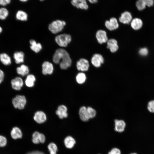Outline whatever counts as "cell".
<instances>
[{
	"label": "cell",
	"instance_id": "1",
	"mask_svg": "<svg viewBox=\"0 0 154 154\" xmlns=\"http://www.w3.org/2000/svg\"><path fill=\"white\" fill-rule=\"evenodd\" d=\"M53 62L56 64H59L60 68L65 70L71 65L72 60L68 52L62 48L57 49L52 57Z\"/></svg>",
	"mask_w": 154,
	"mask_h": 154
},
{
	"label": "cell",
	"instance_id": "17",
	"mask_svg": "<svg viewBox=\"0 0 154 154\" xmlns=\"http://www.w3.org/2000/svg\"><path fill=\"white\" fill-rule=\"evenodd\" d=\"M107 48L113 53L116 52L118 49V46L117 41L114 38L108 40L107 41Z\"/></svg>",
	"mask_w": 154,
	"mask_h": 154
},
{
	"label": "cell",
	"instance_id": "12",
	"mask_svg": "<svg viewBox=\"0 0 154 154\" xmlns=\"http://www.w3.org/2000/svg\"><path fill=\"white\" fill-rule=\"evenodd\" d=\"M33 119L37 123H42L46 121L47 117L46 114L44 112L41 111H38L35 113Z\"/></svg>",
	"mask_w": 154,
	"mask_h": 154
},
{
	"label": "cell",
	"instance_id": "36",
	"mask_svg": "<svg viewBox=\"0 0 154 154\" xmlns=\"http://www.w3.org/2000/svg\"><path fill=\"white\" fill-rule=\"evenodd\" d=\"M139 54L141 56H145L148 53V50L146 48H141L139 51Z\"/></svg>",
	"mask_w": 154,
	"mask_h": 154
},
{
	"label": "cell",
	"instance_id": "7",
	"mask_svg": "<svg viewBox=\"0 0 154 154\" xmlns=\"http://www.w3.org/2000/svg\"><path fill=\"white\" fill-rule=\"evenodd\" d=\"M105 24L106 27L110 31L117 29L119 26L117 20L115 17H112L109 20L106 21Z\"/></svg>",
	"mask_w": 154,
	"mask_h": 154
},
{
	"label": "cell",
	"instance_id": "19",
	"mask_svg": "<svg viewBox=\"0 0 154 154\" xmlns=\"http://www.w3.org/2000/svg\"><path fill=\"white\" fill-rule=\"evenodd\" d=\"M11 137L14 139H16L22 137V134L21 130L18 127H13L11 132Z\"/></svg>",
	"mask_w": 154,
	"mask_h": 154
},
{
	"label": "cell",
	"instance_id": "45",
	"mask_svg": "<svg viewBox=\"0 0 154 154\" xmlns=\"http://www.w3.org/2000/svg\"><path fill=\"white\" fill-rule=\"evenodd\" d=\"M39 0L40 1H44V0Z\"/></svg>",
	"mask_w": 154,
	"mask_h": 154
},
{
	"label": "cell",
	"instance_id": "14",
	"mask_svg": "<svg viewBox=\"0 0 154 154\" xmlns=\"http://www.w3.org/2000/svg\"><path fill=\"white\" fill-rule=\"evenodd\" d=\"M132 16L131 13L125 11L121 13L119 18V21L124 24H128L132 20Z\"/></svg>",
	"mask_w": 154,
	"mask_h": 154
},
{
	"label": "cell",
	"instance_id": "21",
	"mask_svg": "<svg viewBox=\"0 0 154 154\" xmlns=\"http://www.w3.org/2000/svg\"><path fill=\"white\" fill-rule=\"evenodd\" d=\"M16 71L17 73L22 76H24L28 74L29 72V67L25 64H22L17 67Z\"/></svg>",
	"mask_w": 154,
	"mask_h": 154
},
{
	"label": "cell",
	"instance_id": "3",
	"mask_svg": "<svg viewBox=\"0 0 154 154\" xmlns=\"http://www.w3.org/2000/svg\"><path fill=\"white\" fill-rule=\"evenodd\" d=\"M55 40L56 43L60 46L66 47L71 42L72 38L70 35L64 33L56 36Z\"/></svg>",
	"mask_w": 154,
	"mask_h": 154
},
{
	"label": "cell",
	"instance_id": "26",
	"mask_svg": "<svg viewBox=\"0 0 154 154\" xmlns=\"http://www.w3.org/2000/svg\"><path fill=\"white\" fill-rule=\"evenodd\" d=\"M36 81L35 76L33 74H30L27 75L25 82L26 86L29 87H33Z\"/></svg>",
	"mask_w": 154,
	"mask_h": 154
},
{
	"label": "cell",
	"instance_id": "34",
	"mask_svg": "<svg viewBox=\"0 0 154 154\" xmlns=\"http://www.w3.org/2000/svg\"><path fill=\"white\" fill-rule=\"evenodd\" d=\"M7 143V140L5 136L0 135V147H5Z\"/></svg>",
	"mask_w": 154,
	"mask_h": 154
},
{
	"label": "cell",
	"instance_id": "22",
	"mask_svg": "<svg viewBox=\"0 0 154 154\" xmlns=\"http://www.w3.org/2000/svg\"><path fill=\"white\" fill-rule=\"evenodd\" d=\"M131 27L135 30L140 29L143 25V22L140 19L136 18L132 20L131 22Z\"/></svg>",
	"mask_w": 154,
	"mask_h": 154
},
{
	"label": "cell",
	"instance_id": "46",
	"mask_svg": "<svg viewBox=\"0 0 154 154\" xmlns=\"http://www.w3.org/2000/svg\"></svg>",
	"mask_w": 154,
	"mask_h": 154
},
{
	"label": "cell",
	"instance_id": "8",
	"mask_svg": "<svg viewBox=\"0 0 154 154\" xmlns=\"http://www.w3.org/2000/svg\"><path fill=\"white\" fill-rule=\"evenodd\" d=\"M42 73L44 75L52 74L54 70V67L51 62L46 61L42 65Z\"/></svg>",
	"mask_w": 154,
	"mask_h": 154
},
{
	"label": "cell",
	"instance_id": "29",
	"mask_svg": "<svg viewBox=\"0 0 154 154\" xmlns=\"http://www.w3.org/2000/svg\"><path fill=\"white\" fill-rule=\"evenodd\" d=\"M9 15V12L7 9L5 8H0V19L4 20Z\"/></svg>",
	"mask_w": 154,
	"mask_h": 154
},
{
	"label": "cell",
	"instance_id": "35",
	"mask_svg": "<svg viewBox=\"0 0 154 154\" xmlns=\"http://www.w3.org/2000/svg\"><path fill=\"white\" fill-rule=\"evenodd\" d=\"M108 154H121V151L119 149L115 147L109 151Z\"/></svg>",
	"mask_w": 154,
	"mask_h": 154
},
{
	"label": "cell",
	"instance_id": "24",
	"mask_svg": "<svg viewBox=\"0 0 154 154\" xmlns=\"http://www.w3.org/2000/svg\"><path fill=\"white\" fill-rule=\"evenodd\" d=\"M0 60L5 65H9L11 63V57L6 53H3L0 54Z\"/></svg>",
	"mask_w": 154,
	"mask_h": 154
},
{
	"label": "cell",
	"instance_id": "16",
	"mask_svg": "<svg viewBox=\"0 0 154 154\" xmlns=\"http://www.w3.org/2000/svg\"><path fill=\"white\" fill-rule=\"evenodd\" d=\"M32 138V141L35 144H38L40 142L44 143L45 139L44 135L38 131H35L33 133Z\"/></svg>",
	"mask_w": 154,
	"mask_h": 154
},
{
	"label": "cell",
	"instance_id": "37",
	"mask_svg": "<svg viewBox=\"0 0 154 154\" xmlns=\"http://www.w3.org/2000/svg\"><path fill=\"white\" fill-rule=\"evenodd\" d=\"M146 5L149 7L153 6L154 4V0H143Z\"/></svg>",
	"mask_w": 154,
	"mask_h": 154
},
{
	"label": "cell",
	"instance_id": "6",
	"mask_svg": "<svg viewBox=\"0 0 154 154\" xmlns=\"http://www.w3.org/2000/svg\"><path fill=\"white\" fill-rule=\"evenodd\" d=\"M104 58L102 56L99 54H94L91 60L92 64L96 67H100L104 62Z\"/></svg>",
	"mask_w": 154,
	"mask_h": 154
},
{
	"label": "cell",
	"instance_id": "31",
	"mask_svg": "<svg viewBox=\"0 0 154 154\" xmlns=\"http://www.w3.org/2000/svg\"><path fill=\"white\" fill-rule=\"evenodd\" d=\"M147 108L149 112L154 114V99L151 100L148 102Z\"/></svg>",
	"mask_w": 154,
	"mask_h": 154
},
{
	"label": "cell",
	"instance_id": "43",
	"mask_svg": "<svg viewBox=\"0 0 154 154\" xmlns=\"http://www.w3.org/2000/svg\"><path fill=\"white\" fill-rule=\"evenodd\" d=\"M2 31V29L1 27L0 26V33H1Z\"/></svg>",
	"mask_w": 154,
	"mask_h": 154
},
{
	"label": "cell",
	"instance_id": "15",
	"mask_svg": "<svg viewBox=\"0 0 154 154\" xmlns=\"http://www.w3.org/2000/svg\"><path fill=\"white\" fill-rule=\"evenodd\" d=\"M114 129L115 131L121 133L124 131L126 124L124 120L116 119L114 120Z\"/></svg>",
	"mask_w": 154,
	"mask_h": 154
},
{
	"label": "cell",
	"instance_id": "23",
	"mask_svg": "<svg viewBox=\"0 0 154 154\" xmlns=\"http://www.w3.org/2000/svg\"><path fill=\"white\" fill-rule=\"evenodd\" d=\"M13 57L17 64L23 63L24 61V54L22 51H17L15 52Z\"/></svg>",
	"mask_w": 154,
	"mask_h": 154
},
{
	"label": "cell",
	"instance_id": "4",
	"mask_svg": "<svg viewBox=\"0 0 154 154\" xmlns=\"http://www.w3.org/2000/svg\"><path fill=\"white\" fill-rule=\"evenodd\" d=\"M12 103L15 108L22 110L24 108L26 105V99L23 95H17L13 99Z\"/></svg>",
	"mask_w": 154,
	"mask_h": 154
},
{
	"label": "cell",
	"instance_id": "11",
	"mask_svg": "<svg viewBox=\"0 0 154 154\" xmlns=\"http://www.w3.org/2000/svg\"><path fill=\"white\" fill-rule=\"evenodd\" d=\"M96 36L98 42L100 44L107 42L108 40L106 33L103 30L98 31L96 33Z\"/></svg>",
	"mask_w": 154,
	"mask_h": 154
},
{
	"label": "cell",
	"instance_id": "30",
	"mask_svg": "<svg viewBox=\"0 0 154 154\" xmlns=\"http://www.w3.org/2000/svg\"><path fill=\"white\" fill-rule=\"evenodd\" d=\"M50 154H56L57 148L56 145L53 143H50L48 146Z\"/></svg>",
	"mask_w": 154,
	"mask_h": 154
},
{
	"label": "cell",
	"instance_id": "13",
	"mask_svg": "<svg viewBox=\"0 0 154 154\" xmlns=\"http://www.w3.org/2000/svg\"><path fill=\"white\" fill-rule=\"evenodd\" d=\"M67 108L65 105H60L58 106L56 111V114L60 119L66 118L68 116Z\"/></svg>",
	"mask_w": 154,
	"mask_h": 154
},
{
	"label": "cell",
	"instance_id": "27",
	"mask_svg": "<svg viewBox=\"0 0 154 154\" xmlns=\"http://www.w3.org/2000/svg\"><path fill=\"white\" fill-rule=\"evenodd\" d=\"M16 17L18 20L25 21L28 19V15L25 11L22 10L18 11L16 14Z\"/></svg>",
	"mask_w": 154,
	"mask_h": 154
},
{
	"label": "cell",
	"instance_id": "40",
	"mask_svg": "<svg viewBox=\"0 0 154 154\" xmlns=\"http://www.w3.org/2000/svg\"><path fill=\"white\" fill-rule=\"evenodd\" d=\"M27 154H44L42 152L38 151H34L29 152Z\"/></svg>",
	"mask_w": 154,
	"mask_h": 154
},
{
	"label": "cell",
	"instance_id": "41",
	"mask_svg": "<svg viewBox=\"0 0 154 154\" xmlns=\"http://www.w3.org/2000/svg\"><path fill=\"white\" fill-rule=\"evenodd\" d=\"M89 2L92 3H96L98 0H87Z\"/></svg>",
	"mask_w": 154,
	"mask_h": 154
},
{
	"label": "cell",
	"instance_id": "42",
	"mask_svg": "<svg viewBox=\"0 0 154 154\" xmlns=\"http://www.w3.org/2000/svg\"><path fill=\"white\" fill-rule=\"evenodd\" d=\"M19 0L22 2H26L28 1L29 0Z\"/></svg>",
	"mask_w": 154,
	"mask_h": 154
},
{
	"label": "cell",
	"instance_id": "5",
	"mask_svg": "<svg viewBox=\"0 0 154 154\" xmlns=\"http://www.w3.org/2000/svg\"><path fill=\"white\" fill-rule=\"evenodd\" d=\"M76 67L78 70L83 72L87 71L89 67V62L85 59L81 58L77 62Z\"/></svg>",
	"mask_w": 154,
	"mask_h": 154
},
{
	"label": "cell",
	"instance_id": "28",
	"mask_svg": "<svg viewBox=\"0 0 154 154\" xmlns=\"http://www.w3.org/2000/svg\"><path fill=\"white\" fill-rule=\"evenodd\" d=\"M86 76L85 74L83 72L78 73L76 76V80L77 82L79 84H83L86 80Z\"/></svg>",
	"mask_w": 154,
	"mask_h": 154
},
{
	"label": "cell",
	"instance_id": "9",
	"mask_svg": "<svg viewBox=\"0 0 154 154\" xmlns=\"http://www.w3.org/2000/svg\"><path fill=\"white\" fill-rule=\"evenodd\" d=\"M12 88L14 90H19L23 85V81L21 78L19 77H16L13 79L11 81Z\"/></svg>",
	"mask_w": 154,
	"mask_h": 154
},
{
	"label": "cell",
	"instance_id": "25",
	"mask_svg": "<svg viewBox=\"0 0 154 154\" xmlns=\"http://www.w3.org/2000/svg\"><path fill=\"white\" fill-rule=\"evenodd\" d=\"M64 143L66 148L71 149L74 147L76 143V141L73 137L69 136L65 138Z\"/></svg>",
	"mask_w": 154,
	"mask_h": 154
},
{
	"label": "cell",
	"instance_id": "44",
	"mask_svg": "<svg viewBox=\"0 0 154 154\" xmlns=\"http://www.w3.org/2000/svg\"><path fill=\"white\" fill-rule=\"evenodd\" d=\"M130 154H137V153H131Z\"/></svg>",
	"mask_w": 154,
	"mask_h": 154
},
{
	"label": "cell",
	"instance_id": "2",
	"mask_svg": "<svg viewBox=\"0 0 154 154\" xmlns=\"http://www.w3.org/2000/svg\"><path fill=\"white\" fill-rule=\"evenodd\" d=\"M66 25V22L62 20H57L50 23L48 28L52 33L56 34L61 31Z\"/></svg>",
	"mask_w": 154,
	"mask_h": 154
},
{
	"label": "cell",
	"instance_id": "10",
	"mask_svg": "<svg viewBox=\"0 0 154 154\" xmlns=\"http://www.w3.org/2000/svg\"><path fill=\"white\" fill-rule=\"evenodd\" d=\"M71 3L73 6L78 9L86 10L88 8L86 0H72Z\"/></svg>",
	"mask_w": 154,
	"mask_h": 154
},
{
	"label": "cell",
	"instance_id": "33",
	"mask_svg": "<svg viewBox=\"0 0 154 154\" xmlns=\"http://www.w3.org/2000/svg\"><path fill=\"white\" fill-rule=\"evenodd\" d=\"M136 6L139 11L144 9L146 6L143 0H137L136 2Z\"/></svg>",
	"mask_w": 154,
	"mask_h": 154
},
{
	"label": "cell",
	"instance_id": "39",
	"mask_svg": "<svg viewBox=\"0 0 154 154\" xmlns=\"http://www.w3.org/2000/svg\"><path fill=\"white\" fill-rule=\"evenodd\" d=\"M4 77V74L3 72L0 69V84L3 80Z\"/></svg>",
	"mask_w": 154,
	"mask_h": 154
},
{
	"label": "cell",
	"instance_id": "32",
	"mask_svg": "<svg viewBox=\"0 0 154 154\" xmlns=\"http://www.w3.org/2000/svg\"><path fill=\"white\" fill-rule=\"evenodd\" d=\"M87 110L90 119L93 118L95 117L96 112L95 109L91 107H88L87 108Z\"/></svg>",
	"mask_w": 154,
	"mask_h": 154
},
{
	"label": "cell",
	"instance_id": "38",
	"mask_svg": "<svg viewBox=\"0 0 154 154\" xmlns=\"http://www.w3.org/2000/svg\"><path fill=\"white\" fill-rule=\"evenodd\" d=\"M11 0H0V5L5 6L10 3Z\"/></svg>",
	"mask_w": 154,
	"mask_h": 154
},
{
	"label": "cell",
	"instance_id": "18",
	"mask_svg": "<svg viewBox=\"0 0 154 154\" xmlns=\"http://www.w3.org/2000/svg\"><path fill=\"white\" fill-rule=\"evenodd\" d=\"M79 114L80 119L82 121L86 122L89 120L90 118L88 114L87 108L86 107L83 106L80 108Z\"/></svg>",
	"mask_w": 154,
	"mask_h": 154
},
{
	"label": "cell",
	"instance_id": "20",
	"mask_svg": "<svg viewBox=\"0 0 154 154\" xmlns=\"http://www.w3.org/2000/svg\"><path fill=\"white\" fill-rule=\"evenodd\" d=\"M29 42L31 49L35 52L38 53L42 49V46L41 44L39 43H37L34 40H30Z\"/></svg>",
	"mask_w": 154,
	"mask_h": 154
}]
</instances>
